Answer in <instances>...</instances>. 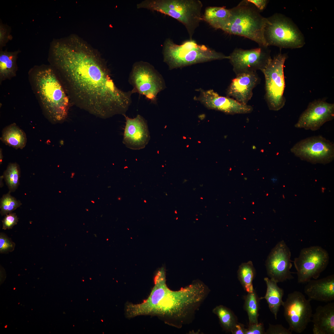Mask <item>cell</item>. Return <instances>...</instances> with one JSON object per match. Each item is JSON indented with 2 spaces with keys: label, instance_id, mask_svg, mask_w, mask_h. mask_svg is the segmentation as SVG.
I'll list each match as a JSON object with an SVG mask.
<instances>
[{
  "label": "cell",
  "instance_id": "1",
  "mask_svg": "<svg viewBox=\"0 0 334 334\" xmlns=\"http://www.w3.org/2000/svg\"><path fill=\"white\" fill-rule=\"evenodd\" d=\"M48 60L74 105L103 118L125 115L133 92L116 86L105 62L85 41L74 35L53 39Z\"/></svg>",
  "mask_w": 334,
  "mask_h": 334
},
{
  "label": "cell",
  "instance_id": "2",
  "mask_svg": "<svg viewBox=\"0 0 334 334\" xmlns=\"http://www.w3.org/2000/svg\"><path fill=\"white\" fill-rule=\"evenodd\" d=\"M210 291L208 286L198 280L179 290H171L167 286L165 269L162 267L155 274L154 286L148 298L140 303H126L125 315L129 319L155 316L168 324L181 328L193 320Z\"/></svg>",
  "mask_w": 334,
  "mask_h": 334
},
{
  "label": "cell",
  "instance_id": "3",
  "mask_svg": "<svg viewBox=\"0 0 334 334\" xmlns=\"http://www.w3.org/2000/svg\"><path fill=\"white\" fill-rule=\"evenodd\" d=\"M34 93L46 116L53 123H61L66 118L70 100L50 64L35 66L28 72Z\"/></svg>",
  "mask_w": 334,
  "mask_h": 334
},
{
  "label": "cell",
  "instance_id": "4",
  "mask_svg": "<svg viewBox=\"0 0 334 334\" xmlns=\"http://www.w3.org/2000/svg\"><path fill=\"white\" fill-rule=\"evenodd\" d=\"M230 10L229 20L222 30L249 39L259 46L268 47L264 36L267 18L261 15L255 6L243 0Z\"/></svg>",
  "mask_w": 334,
  "mask_h": 334
},
{
  "label": "cell",
  "instance_id": "5",
  "mask_svg": "<svg viewBox=\"0 0 334 334\" xmlns=\"http://www.w3.org/2000/svg\"><path fill=\"white\" fill-rule=\"evenodd\" d=\"M163 54V61L170 70L215 60L229 59V58L192 39L178 45L171 39H166Z\"/></svg>",
  "mask_w": 334,
  "mask_h": 334
},
{
  "label": "cell",
  "instance_id": "6",
  "mask_svg": "<svg viewBox=\"0 0 334 334\" xmlns=\"http://www.w3.org/2000/svg\"><path fill=\"white\" fill-rule=\"evenodd\" d=\"M203 4L199 0H146L138 4V8H144L168 15L185 27L190 39L203 20Z\"/></svg>",
  "mask_w": 334,
  "mask_h": 334
},
{
  "label": "cell",
  "instance_id": "7",
  "mask_svg": "<svg viewBox=\"0 0 334 334\" xmlns=\"http://www.w3.org/2000/svg\"><path fill=\"white\" fill-rule=\"evenodd\" d=\"M264 38L267 46L295 49L305 44L302 34L291 20L280 14L267 18Z\"/></svg>",
  "mask_w": 334,
  "mask_h": 334
},
{
  "label": "cell",
  "instance_id": "8",
  "mask_svg": "<svg viewBox=\"0 0 334 334\" xmlns=\"http://www.w3.org/2000/svg\"><path fill=\"white\" fill-rule=\"evenodd\" d=\"M287 57L286 54H279L271 58L265 68L261 71L265 79V99L271 110H279L285 104L284 66Z\"/></svg>",
  "mask_w": 334,
  "mask_h": 334
},
{
  "label": "cell",
  "instance_id": "9",
  "mask_svg": "<svg viewBox=\"0 0 334 334\" xmlns=\"http://www.w3.org/2000/svg\"><path fill=\"white\" fill-rule=\"evenodd\" d=\"M134 93L143 96L151 103L156 104L158 93L165 88L161 75L149 63L143 61L135 63L128 79Z\"/></svg>",
  "mask_w": 334,
  "mask_h": 334
},
{
  "label": "cell",
  "instance_id": "10",
  "mask_svg": "<svg viewBox=\"0 0 334 334\" xmlns=\"http://www.w3.org/2000/svg\"><path fill=\"white\" fill-rule=\"evenodd\" d=\"M329 259L328 253L321 246H313L302 249L293 261L298 283H304L312 278L318 279L327 267Z\"/></svg>",
  "mask_w": 334,
  "mask_h": 334
},
{
  "label": "cell",
  "instance_id": "11",
  "mask_svg": "<svg viewBox=\"0 0 334 334\" xmlns=\"http://www.w3.org/2000/svg\"><path fill=\"white\" fill-rule=\"evenodd\" d=\"M290 152L301 159L312 164H328L334 158V144L320 135L300 141L291 148Z\"/></svg>",
  "mask_w": 334,
  "mask_h": 334
},
{
  "label": "cell",
  "instance_id": "12",
  "mask_svg": "<svg viewBox=\"0 0 334 334\" xmlns=\"http://www.w3.org/2000/svg\"><path fill=\"white\" fill-rule=\"evenodd\" d=\"M310 301L302 292L295 291L289 293L283 302L284 316L292 332H302L311 321L313 314Z\"/></svg>",
  "mask_w": 334,
  "mask_h": 334
},
{
  "label": "cell",
  "instance_id": "13",
  "mask_svg": "<svg viewBox=\"0 0 334 334\" xmlns=\"http://www.w3.org/2000/svg\"><path fill=\"white\" fill-rule=\"evenodd\" d=\"M268 47L259 46L250 49L235 48L229 56V62L236 75L257 72L265 68L271 59Z\"/></svg>",
  "mask_w": 334,
  "mask_h": 334
},
{
  "label": "cell",
  "instance_id": "14",
  "mask_svg": "<svg viewBox=\"0 0 334 334\" xmlns=\"http://www.w3.org/2000/svg\"><path fill=\"white\" fill-rule=\"evenodd\" d=\"M290 250L284 240L279 242L271 250L265 261L268 276L277 283L294 278L290 271L292 264Z\"/></svg>",
  "mask_w": 334,
  "mask_h": 334
},
{
  "label": "cell",
  "instance_id": "15",
  "mask_svg": "<svg viewBox=\"0 0 334 334\" xmlns=\"http://www.w3.org/2000/svg\"><path fill=\"white\" fill-rule=\"evenodd\" d=\"M334 118V104L323 100H315L309 103L294 126L298 128L316 131Z\"/></svg>",
  "mask_w": 334,
  "mask_h": 334
},
{
  "label": "cell",
  "instance_id": "16",
  "mask_svg": "<svg viewBox=\"0 0 334 334\" xmlns=\"http://www.w3.org/2000/svg\"><path fill=\"white\" fill-rule=\"evenodd\" d=\"M199 91V96H195L194 99L208 109L230 114L249 113L253 110L252 106L242 104L231 98L220 95L213 89H200Z\"/></svg>",
  "mask_w": 334,
  "mask_h": 334
},
{
  "label": "cell",
  "instance_id": "17",
  "mask_svg": "<svg viewBox=\"0 0 334 334\" xmlns=\"http://www.w3.org/2000/svg\"><path fill=\"white\" fill-rule=\"evenodd\" d=\"M126 119L123 143L127 148L134 150L144 148L150 139L147 121L138 114L133 118L124 115Z\"/></svg>",
  "mask_w": 334,
  "mask_h": 334
},
{
  "label": "cell",
  "instance_id": "18",
  "mask_svg": "<svg viewBox=\"0 0 334 334\" xmlns=\"http://www.w3.org/2000/svg\"><path fill=\"white\" fill-rule=\"evenodd\" d=\"M260 82L257 72L237 75L227 89L226 96L247 105L252 97L253 89Z\"/></svg>",
  "mask_w": 334,
  "mask_h": 334
},
{
  "label": "cell",
  "instance_id": "19",
  "mask_svg": "<svg viewBox=\"0 0 334 334\" xmlns=\"http://www.w3.org/2000/svg\"><path fill=\"white\" fill-rule=\"evenodd\" d=\"M304 292L310 301L328 302L334 300V274L320 279L310 280L305 285Z\"/></svg>",
  "mask_w": 334,
  "mask_h": 334
},
{
  "label": "cell",
  "instance_id": "20",
  "mask_svg": "<svg viewBox=\"0 0 334 334\" xmlns=\"http://www.w3.org/2000/svg\"><path fill=\"white\" fill-rule=\"evenodd\" d=\"M313 334H334V303L318 306L312 316Z\"/></svg>",
  "mask_w": 334,
  "mask_h": 334
},
{
  "label": "cell",
  "instance_id": "21",
  "mask_svg": "<svg viewBox=\"0 0 334 334\" xmlns=\"http://www.w3.org/2000/svg\"><path fill=\"white\" fill-rule=\"evenodd\" d=\"M264 280L267 286L266 292L264 296L260 298L266 300L270 311L276 319L280 308L284 302L282 298L284 290L278 286L277 283L273 280L266 277Z\"/></svg>",
  "mask_w": 334,
  "mask_h": 334
},
{
  "label": "cell",
  "instance_id": "22",
  "mask_svg": "<svg viewBox=\"0 0 334 334\" xmlns=\"http://www.w3.org/2000/svg\"><path fill=\"white\" fill-rule=\"evenodd\" d=\"M19 49L8 51L6 49L0 50V81L10 79L16 75L18 67L17 60Z\"/></svg>",
  "mask_w": 334,
  "mask_h": 334
},
{
  "label": "cell",
  "instance_id": "23",
  "mask_svg": "<svg viewBox=\"0 0 334 334\" xmlns=\"http://www.w3.org/2000/svg\"><path fill=\"white\" fill-rule=\"evenodd\" d=\"M230 15V9L224 6H209L205 10L203 20L213 28L222 30L228 21Z\"/></svg>",
  "mask_w": 334,
  "mask_h": 334
},
{
  "label": "cell",
  "instance_id": "24",
  "mask_svg": "<svg viewBox=\"0 0 334 334\" xmlns=\"http://www.w3.org/2000/svg\"><path fill=\"white\" fill-rule=\"evenodd\" d=\"M1 139L6 145L16 149H23L27 142L25 133L15 123L3 129Z\"/></svg>",
  "mask_w": 334,
  "mask_h": 334
},
{
  "label": "cell",
  "instance_id": "25",
  "mask_svg": "<svg viewBox=\"0 0 334 334\" xmlns=\"http://www.w3.org/2000/svg\"><path fill=\"white\" fill-rule=\"evenodd\" d=\"M255 270L252 261L242 263L237 271L238 279L244 290L247 293L254 290L253 281L255 275Z\"/></svg>",
  "mask_w": 334,
  "mask_h": 334
},
{
  "label": "cell",
  "instance_id": "26",
  "mask_svg": "<svg viewBox=\"0 0 334 334\" xmlns=\"http://www.w3.org/2000/svg\"><path fill=\"white\" fill-rule=\"evenodd\" d=\"M244 299L243 307L248 315L249 324L258 323L260 298L258 297L254 290L253 292L248 293L244 296Z\"/></svg>",
  "mask_w": 334,
  "mask_h": 334
},
{
  "label": "cell",
  "instance_id": "27",
  "mask_svg": "<svg viewBox=\"0 0 334 334\" xmlns=\"http://www.w3.org/2000/svg\"><path fill=\"white\" fill-rule=\"evenodd\" d=\"M219 320L223 329L227 332H231L235 325L238 322L236 316L229 308L222 305L216 306L212 310Z\"/></svg>",
  "mask_w": 334,
  "mask_h": 334
},
{
  "label": "cell",
  "instance_id": "28",
  "mask_svg": "<svg viewBox=\"0 0 334 334\" xmlns=\"http://www.w3.org/2000/svg\"><path fill=\"white\" fill-rule=\"evenodd\" d=\"M20 170L17 163H10L7 166L3 175L10 192L15 191L19 184Z\"/></svg>",
  "mask_w": 334,
  "mask_h": 334
},
{
  "label": "cell",
  "instance_id": "29",
  "mask_svg": "<svg viewBox=\"0 0 334 334\" xmlns=\"http://www.w3.org/2000/svg\"><path fill=\"white\" fill-rule=\"evenodd\" d=\"M21 205L20 201L11 196L9 192L3 195L1 198L0 214L2 216L6 215L12 212Z\"/></svg>",
  "mask_w": 334,
  "mask_h": 334
},
{
  "label": "cell",
  "instance_id": "30",
  "mask_svg": "<svg viewBox=\"0 0 334 334\" xmlns=\"http://www.w3.org/2000/svg\"><path fill=\"white\" fill-rule=\"evenodd\" d=\"M11 29L7 24L3 23L0 19V50L2 49L3 47L13 38L11 34Z\"/></svg>",
  "mask_w": 334,
  "mask_h": 334
},
{
  "label": "cell",
  "instance_id": "31",
  "mask_svg": "<svg viewBox=\"0 0 334 334\" xmlns=\"http://www.w3.org/2000/svg\"><path fill=\"white\" fill-rule=\"evenodd\" d=\"M15 244L6 234L3 233L0 234V252L7 253L13 251Z\"/></svg>",
  "mask_w": 334,
  "mask_h": 334
},
{
  "label": "cell",
  "instance_id": "32",
  "mask_svg": "<svg viewBox=\"0 0 334 334\" xmlns=\"http://www.w3.org/2000/svg\"><path fill=\"white\" fill-rule=\"evenodd\" d=\"M18 221V218L15 213L11 212L5 215L2 220V229L4 230L12 229Z\"/></svg>",
  "mask_w": 334,
  "mask_h": 334
},
{
  "label": "cell",
  "instance_id": "33",
  "mask_svg": "<svg viewBox=\"0 0 334 334\" xmlns=\"http://www.w3.org/2000/svg\"><path fill=\"white\" fill-rule=\"evenodd\" d=\"M292 332L281 324L272 325L269 324L265 334H291Z\"/></svg>",
  "mask_w": 334,
  "mask_h": 334
},
{
  "label": "cell",
  "instance_id": "34",
  "mask_svg": "<svg viewBox=\"0 0 334 334\" xmlns=\"http://www.w3.org/2000/svg\"><path fill=\"white\" fill-rule=\"evenodd\" d=\"M263 323H257L249 324L246 328L245 334H265Z\"/></svg>",
  "mask_w": 334,
  "mask_h": 334
},
{
  "label": "cell",
  "instance_id": "35",
  "mask_svg": "<svg viewBox=\"0 0 334 334\" xmlns=\"http://www.w3.org/2000/svg\"><path fill=\"white\" fill-rule=\"evenodd\" d=\"M247 1L253 4L260 12L265 9L268 2V0H247Z\"/></svg>",
  "mask_w": 334,
  "mask_h": 334
},
{
  "label": "cell",
  "instance_id": "36",
  "mask_svg": "<svg viewBox=\"0 0 334 334\" xmlns=\"http://www.w3.org/2000/svg\"><path fill=\"white\" fill-rule=\"evenodd\" d=\"M246 329L243 324L238 322L230 332L232 334H245Z\"/></svg>",
  "mask_w": 334,
  "mask_h": 334
},
{
  "label": "cell",
  "instance_id": "37",
  "mask_svg": "<svg viewBox=\"0 0 334 334\" xmlns=\"http://www.w3.org/2000/svg\"><path fill=\"white\" fill-rule=\"evenodd\" d=\"M0 164H2V159H3V156H2V149L1 148H0Z\"/></svg>",
  "mask_w": 334,
  "mask_h": 334
}]
</instances>
